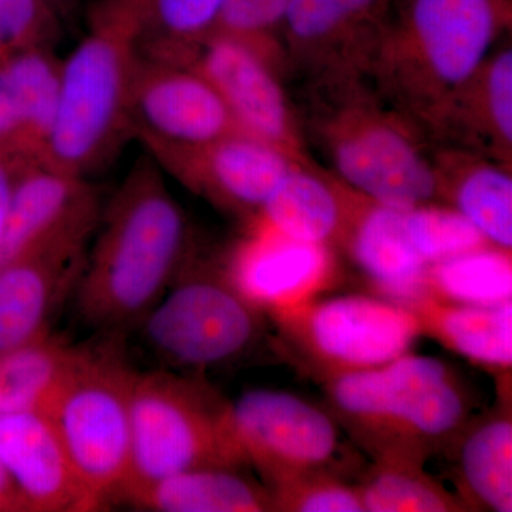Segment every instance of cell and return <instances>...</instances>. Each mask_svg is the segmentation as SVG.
Returning <instances> with one entry per match:
<instances>
[{
  "instance_id": "f1b7e54d",
  "label": "cell",
  "mask_w": 512,
  "mask_h": 512,
  "mask_svg": "<svg viewBox=\"0 0 512 512\" xmlns=\"http://www.w3.org/2000/svg\"><path fill=\"white\" fill-rule=\"evenodd\" d=\"M404 227L414 252L427 268L471 249L491 245L460 212L433 202L404 208Z\"/></svg>"
},
{
  "instance_id": "4fadbf2b",
  "label": "cell",
  "mask_w": 512,
  "mask_h": 512,
  "mask_svg": "<svg viewBox=\"0 0 512 512\" xmlns=\"http://www.w3.org/2000/svg\"><path fill=\"white\" fill-rule=\"evenodd\" d=\"M437 357L406 355L326 380L332 416L376 457L430 387L453 375Z\"/></svg>"
},
{
  "instance_id": "484cf974",
  "label": "cell",
  "mask_w": 512,
  "mask_h": 512,
  "mask_svg": "<svg viewBox=\"0 0 512 512\" xmlns=\"http://www.w3.org/2000/svg\"><path fill=\"white\" fill-rule=\"evenodd\" d=\"M440 175V174H439ZM440 197L460 212L491 245L512 248V178L504 167L473 163L453 178L440 175Z\"/></svg>"
},
{
  "instance_id": "cb8c5ba5",
  "label": "cell",
  "mask_w": 512,
  "mask_h": 512,
  "mask_svg": "<svg viewBox=\"0 0 512 512\" xmlns=\"http://www.w3.org/2000/svg\"><path fill=\"white\" fill-rule=\"evenodd\" d=\"M79 350L49 332L0 352V414L42 412Z\"/></svg>"
},
{
  "instance_id": "6da1fadb",
  "label": "cell",
  "mask_w": 512,
  "mask_h": 512,
  "mask_svg": "<svg viewBox=\"0 0 512 512\" xmlns=\"http://www.w3.org/2000/svg\"><path fill=\"white\" fill-rule=\"evenodd\" d=\"M148 154L101 211L76 288L84 325L119 338L137 328L188 261V224Z\"/></svg>"
},
{
  "instance_id": "5b68a950",
  "label": "cell",
  "mask_w": 512,
  "mask_h": 512,
  "mask_svg": "<svg viewBox=\"0 0 512 512\" xmlns=\"http://www.w3.org/2000/svg\"><path fill=\"white\" fill-rule=\"evenodd\" d=\"M262 322L264 313L235 288L224 268L188 259L137 329L165 365L200 370L244 355L261 335Z\"/></svg>"
},
{
  "instance_id": "277c9868",
  "label": "cell",
  "mask_w": 512,
  "mask_h": 512,
  "mask_svg": "<svg viewBox=\"0 0 512 512\" xmlns=\"http://www.w3.org/2000/svg\"><path fill=\"white\" fill-rule=\"evenodd\" d=\"M130 410L131 473L120 497L184 471L247 466L232 431L231 403L197 377L137 372Z\"/></svg>"
},
{
  "instance_id": "7402d4cb",
  "label": "cell",
  "mask_w": 512,
  "mask_h": 512,
  "mask_svg": "<svg viewBox=\"0 0 512 512\" xmlns=\"http://www.w3.org/2000/svg\"><path fill=\"white\" fill-rule=\"evenodd\" d=\"M349 197L318 175L296 165L269 195L251 225L309 244L339 242Z\"/></svg>"
},
{
  "instance_id": "30bf717a",
  "label": "cell",
  "mask_w": 512,
  "mask_h": 512,
  "mask_svg": "<svg viewBox=\"0 0 512 512\" xmlns=\"http://www.w3.org/2000/svg\"><path fill=\"white\" fill-rule=\"evenodd\" d=\"M143 146L184 187L251 218L298 165L291 154L242 131L201 146Z\"/></svg>"
},
{
  "instance_id": "8992f818",
  "label": "cell",
  "mask_w": 512,
  "mask_h": 512,
  "mask_svg": "<svg viewBox=\"0 0 512 512\" xmlns=\"http://www.w3.org/2000/svg\"><path fill=\"white\" fill-rule=\"evenodd\" d=\"M269 318L289 352L323 383L386 365L421 336L407 306L380 296L316 298Z\"/></svg>"
},
{
  "instance_id": "9c48e42d",
  "label": "cell",
  "mask_w": 512,
  "mask_h": 512,
  "mask_svg": "<svg viewBox=\"0 0 512 512\" xmlns=\"http://www.w3.org/2000/svg\"><path fill=\"white\" fill-rule=\"evenodd\" d=\"M231 424L245 463L266 488L296 474L328 470L338 456V421L291 393L242 394L231 403Z\"/></svg>"
},
{
  "instance_id": "ac0fdd59",
  "label": "cell",
  "mask_w": 512,
  "mask_h": 512,
  "mask_svg": "<svg viewBox=\"0 0 512 512\" xmlns=\"http://www.w3.org/2000/svg\"><path fill=\"white\" fill-rule=\"evenodd\" d=\"M339 242L380 298L406 306L424 295L429 268L407 237L404 208L377 204L355 192Z\"/></svg>"
},
{
  "instance_id": "d4e9b609",
  "label": "cell",
  "mask_w": 512,
  "mask_h": 512,
  "mask_svg": "<svg viewBox=\"0 0 512 512\" xmlns=\"http://www.w3.org/2000/svg\"><path fill=\"white\" fill-rule=\"evenodd\" d=\"M424 295L460 305L511 302V251L487 245L431 265L424 279Z\"/></svg>"
},
{
  "instance_id": "7c38bea8",
  "label": "cell",
  "mask_w": 512,
  "mask_h": 512,
  "mask_svg": "<svg viewBox=\"0 0 512 512\" xmlns=\"http://www.w3.org/2000/svg\"><path fill=\"white\" fill-rule=\"evenodd\" d=\"M175 63L192 67L215 87L239 131L298 157V136L264 42L214 32Z\"/></svg>"
},
{
  "instance_id": "e575fe53",
  "label": "cell",
  "mask_w": 512,
  "mask_h": 512,
  "mask_svg": "<svg viewBox=\"0 0 512 512\" xmlns=\"http://www.w3.org/2000/svg\"><path fill=\"white\" fill-rule=\"evenodd\" d=\"M0 510L29 511L28 503L2 464H0Z\"/></svg>"
},
{
  "instance_id": "52a82bcc",
  "label": "cell",
  "mask_w": 512,
  "mask_h": 512,
  "mask_svg": "<svg viewBox=\"0 0 512 512\" xmlns=\"http://www.w3.org/2000/svg\"><path fill=\"white\" fill-rule=\"evenodd\" d=\"M495 0H413L399 42L389 49L410 99L443 117L480 72L501 28Z\"/></svg>"
},
{
  "instance_id": "83f0119b",
  "label": "cell",
  "mask_w": 512,
  "mask_h": 512,
  "mask_svg": "<svg viewBox=\"0 0 512 512\" xmlns=\"http://www.w3.org/2000/svg\"><path fill=\"white\" fill-rule=\"evenodd\" d=\"M52 116L40 84L12 60L0 63V141L10 140L36 163Z\"/></svg>"
},
{
  "instance_id": "ba28073f",
  "label": "cell",
  "mask_w": 512,
  "mask_h": 512,
  "mask_svg": "<svg viewBox=\"0 0 512 512\" xmlns=\"http://www.w3.org/2000/svg\"><path fill=\"white\" fill-rule=\"evenodd\" d=\"M329 147L342 180L367 200L410 208L440 198L439 168L390 117L345 114L330 130Z\"/></svg>"
},
{
  "instance_id": "4dcf8cb0",
  "label": "cell",
  "mask_w": 512,
  "mask_h": 512,
  "mask_svg": "<svg viewBox=\"0 0 512 512\" xmlns=\"http://www.w3.org/2000/svg\"><path fill=\"white\" fill-rule=\"evenodd\" d=\"M478 104L477 113L484 120L485 134L498 147L510 153L512 144V52L505 49L484 63L467 84Z\"/></svg>"
},
{
  "instance_id": "4316f807",
  "label": "cell",
  "mask_w": 512,
  "mask_h": 512,
  "mask_svg": "<svg viewBox=\"0 0 512 512\" xmlns=\"http://www.w3.org/2000/svg\"><path fill=\"white\" fill-rule=\"evenodd\" d=\"M375 461L359 484L365 512L468 511L457 494L426 473L424 463L404 458Z\"/></svg>"
},
{
  "instance_id": "603a6c76",
  "label": "cell",
  "mask_w": 512,
  "mask_h": 512,
  "mask_svg": "<svg viewBox=\"0 0 512 512\" xmlns=\"http://www.w3.org/2000/svg\"><path fill=\"white\" fill-rule=\"evenodd\" d=\"M224 0H99L134 26L138 52L175 63L214 33Z\"/></svg>"
},
{
  "instance_id": "836d02e7",
  "label": "cell",
  "mask_w": 512,
  "mask_h": 512,
  "mask_svg": "<svg viewBox=\"0 0 512 512\" xmlns=\"http://www.w3.org/2000/svg\"><path fill=\"white\" fill-rule=\"evenodd\" d=\"M292 0H224L214 32L264 42L269 29L284 22Z\"/></svg>"
},
{
  "instance_id": "5bb4252c",
  "label": "cell",
  "mask_w": 512,
  "mask_h": 512,
  "mask_svg": "<svg viewBox=\"0 0 512 512\" xmlns=\"http://www.w3.org/2000/svg\"><path fill=\"white\" fill-rule=\"evenodd\" d=\"M224 269L235 288L268 316L313 301L338 281L328 245L296 241L256 225Z\"/></svg>"
},
{
  "instance_id": "d6986e66",
  "label": "cell",
  "mask_w": 512,
  "mask_h": 512,
  "mask_svg": "<svg viewBox=\"0 0 512 512\" xmlns=\"http://www.w3.org/2000/svg\"><path fill=\"white\" fill-rule=\"evenodd\" d=\"M419 320L421 336L507 379L512 367V301L460 305L423 295L406 305Z\"/></svg>"
},
{
  "instance_id": "d590c367",
  "label": "cell",
  "mask_w": 512,
  "mask_h": 512,
  "mask_svg": "<svg viewBox=\"0 0 512 512\" xmlns=\"http://www.w3.org/2000/svg\"><path fill=\"white\" fill-rule=\"evenodd\" d=\"M13 188L9 180V175L6 173L5 168L0 165V239H2L3 231H5L6 221L12 204Z\"/></svg>"
},
{
  "instance_id": "2e32d148",
  "label": "cell",
  "mask_w": 512,
  "mask_h": 512,
  "mask_svg": "<svg viewBox=\"0 0 512 512\" xmlns=\"http://www.w3.org/2000/svg\"><path fill=\"white\" fill-rule=\"evenodd\" d=\"M101 211L99 192L89 180L33 163L13 188L0 268L46 242L92 238Z\"/></svg>"
},
{
  "instance_id": "ffe728a7",
  "label": "cell",
  "mask_w": 512,
  "mask_h": 512,
  "mask_svg": "<svg viewBox=\"0 0 512 512\" xmlns=\"http://www.w3.org/2000/svg\"><path fill=\"white\" fill-rule=\"evenodd\" d=\"M119 503L157 512L275 511L265 484L245 477L241 468L228 467L197 468L130 488Z\"/></svg>"
},
{
  "instance_id": "e0dca14e",
  "label": "cell",
  "mask_w": 512,
  "mask_h": 512,
  "mask_svg": "<svg viewBox=\"0 0 512 512\" xmlns=\"http://www.w3.org/2000/svg\"><path fill=\"white\" fill-rule=\"evenodd\" d=\"M0 464L29 511H93L63 444L42 413L0 414Z\"/></svg>"
},
{
  "instance_id": "3957f363",
  "label": "cell",
  "mask_w": 512,
  "mask_h": 512,
  "mask_svg": "<svg viewBox=\"0 0 512 512\" xmlns=\"http://www.w3.org/2000/svg\"><path fill=\"white\" fill-rule=\"evenodd\" d=\"M136 373L119 346H80L42 410L89 497L93 511L119 503L131 473V389Z\"/></svg>"
},
{
  "instance_id": "8d00e7d4",
  "label": "cell",
  "mask_w": 512,
  "mask_h": 512,
  "mask_svg": "<svg viewBox=\"0 0 512 512\" xmlns=\"http://www.w3.org/2000/svg\"><path fill=\"white\" fill-rule=\"evenodd\" d=\"M77 2H79V0H49L50 5L59 13L60 18L70 16L72 10L76 8Z\"/></svg>"
},
{
  "instance_id": "9a60e30c",
  "label": "cell",
  "mask_w": 512,
  "mask_h": 512,
  "mask_svg": "<svg viewBox=\"0 0 512 512\" xmlns=\"http://www.w3.org/2000/svg\"><path fill=\"white\" fill-rule=\"evenodd\" d=\"M90 241L56 239L0 268V352L49 333L57 305L76 288Z\"/></svg>"
},
{
  "instance_id": "1f68e13d",
  "label": "cell",
  "mask_w": 512,
  "mask_h": 512,
  "mask_svg": "<svg viewBox=\"0 0 512 512\" xmlns=\"http://www.w3.org/2000/svg\"><path fill=\"white\" fill-rule=\"evenodd\" d=\"M60 32L62 18L49 0H0V55L52 49Z\"/></svg>"
},
{
  "instance_id": "f546056e",
  "label": "cell",
  "mask_w": 512,
  "mask_h": 512,
  "mask_svg": "<svg viewBox=\"0 0 512 512\" xmlns=\"http://www.w3.org/2000/svg\"><path fill=\"white\" fill-rule=\"evenodd\" d=\"M274 510L281 512H365L359 485L328 470L308 471L268 487Z\"/></svg>"
},
{
  "instance_id": "7a4b0ae2",
  "label": "cell",
  "mask_w": 512,
  "mask_h": 512,
  "mask_svg": "<svg viewBox=\"0 0 512 512\" xmlns=\"http://www.w3.org/2000/svg\"><path fill=\"white\" fill-rule=\"evenodd\" d=\"M138 56L134 26L94 6L89 33L60 67L55 120L37 164L89 180L116 160L134 137Z\"/></svg>"
},
{
  "instance_id": "d6a6232c",
  "label": "cell",
  "mask_w": 512,
  "mask_h": 512,
  "mask_svg": "<svg viewBox=\"0 0 512 512\" xmlns=\"http://www.w3.org/2000/svg\"><path fill=\"white\" fill-rule=\"evenodd\" d=\"M376 0H292L285 25L296 42L313 45L335 36L372 8Z\"/></svg>"
},
{
  "instance_id": "8fae6325",
  "label": "cell",
  "mask_w": 512,
  "mask_h": 512,
  "mask_svg": "<svg viewBox=\"0 0 512 512\" xmlns=\"http://www.w3.org/2000/svg\"><path fill=\"white\" fill-rule=\"evenodd\" d=\"M134 137L143 144L201 146L239 131L231 111L192 67L138 56L130 101Z\"/></svg>"
},
{
  "instance_id": "44dd1931",
  "label": "cell",
  "mask_w": 512,
  "mask_h": 512,
  "mask_svg": "<svg viewBox=\"0 0 512 512\" xmlns=\"http://www.w3.org/2000/svg\"><path fill=\"white\" fill-rule=\"evenodd\" d=\"M457 497L468 511H512L510 402L460 431Z\"/></svg>"
}]
</instances>
